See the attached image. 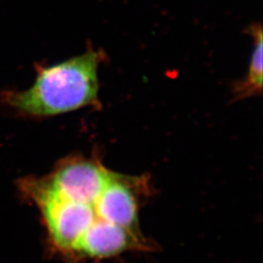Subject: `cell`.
Wrapping results in <instances>:
<instances>
[{"mask_svg": "<svg viewBox=\"0 0 263 263\" xmlns=\"http://www.w3.org/2000/svg\"><path fill=\"white\" fill-rule=\"evenodd\" d=\"M147 175L106 167L99 156L73 154L48 174L18 182L34 205L46 233L48 250L66 263H100L155 246L141 230V208L152 194Z\"/></svg>", "mask_w": 263, "mask_h": 263, "instance_id": "1", "label": "cell"}, {"mask_svg": "<svg viewBox=\"0 0 263 263\" xmlns=\"http://www.w3.org/2000/svg\"><path fill=\"white\" fill-rule=\"evenodd\" d=\"M105 61L102 49L84 53L54 65H35V80L27 90H5L0 104L16 115L45 119L87 107H99L100 66Z\"/></svg>", "mask_w": 263, "mask_h": 263, "instance_id": "2", "label": "cell"}, {"mask_svg": "<svg viewBox=\"0 0 263 263\" xmlns=\"http://www.w3.org/2000/svg\"><path fill=\"white\" fill-rule=\"evenodd\" d=\"M253 37V51L246 76L237 81L232 90L233 101H242L262 94V28L253 25L249 29Z\"/></svg>", "mask_w": 263, "mask_h": 263, "instance_id": "3", "label": "cell"}]
</instances>
